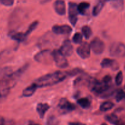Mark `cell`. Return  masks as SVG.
<instances>
[{"instance_id":"obj_34","label":"cell","mask_w":125,"mask_h":125,"mask_svg":"<svg viewBox=\"0 0 125 125\" xmlns=\"http://www.w3.org/2000/svg\"><path fill=\"white\" fill-rule=\"evenodd\" d=\"M0 125H4V120L0 116Z\"/></svg>"},{"instance_id":"obj_21","label":"cell","mask_w":125,"mask_h":125,"mask_svg":"<svg viewBox=\"0 0 125 125\" xmlns=\"http://www.w3.org/2000/svg\"><path fill=\"white\" fill-rule=\"evenodd\" d=\"M105 119L112 125H117L119 123V118L114 114H110L105 116Z\"/></svg>"},{"instance_id":"obj_29","label":"cell","mask_w":125,"mask_h":125,"mask_svg":"<svg viewBox=\"0 0 125 125\" xmlns=\"http://www.w3.org/2000/svg\"><path fill=\"white\" fill-rule=\"evenodd\" d=\"M72 41L74 43L79 44L81 43L82 42V35L80 32L75 33L74 35L72 37Z\"/></svg>"},{"instance_id":"obj_2","label":"cell","mask_w":125,"mask_h":125,"mask_svg":"<svg viewBox=\"0 0 125 125\" xmlns=\"http://www.w3.org/2000/svg\"><path fill=\"white\" fill-rule=\"evenodd\" d=\"M109 53L112 57H123L125 56V45L123 43L114 42L109 48Z\"/></svg>"},{"instance_id":"obj_4","label":"cell","mask_w":125,"mask_h":125,"mask_svg":"<svg viewBox=\"0 0 125 125\" xmlns=\"http://www.w3.org/2000/svg\"><path fill=\"white\" fill-rule=\"evenodd\" d=\"M52 57L56 67L60 68H65L68 66V62L66 57L58 50L52 51Z\"/></svg>"},{"instance_id":"obj_6","label":"cell","mask_w":125,"mask_h":125,"mask_svg":"<svg viewBox=\"0 0 125 125\" xmlns=\"http://www.w3.org/2000/svg\"><path fill=\"white\" fill-rule=\"evenodd\" d=\"M91 50L95 54H101L105 49L104 43L99 37H94L91 42Z\"/></svg>"},{"instance_id":"obj_18","label":"cell","mask_w":125,"mask_h":125,"mask_svg":"<svg viewBox=\"0 0 125 125\" xmlns=\"http://www.w3.org/2000/svg\"><path fill=\"white\" fill-rule=\"evenodd\" d=\"M90 6L89 3L87 2H82L78 4L77 6V8H78V13L81 15H85L86 13V11L87 9H88Z\"/></svg>"},{"instance_id":"obj_39","label":"cell","mask_w":125,"mask_h":125,"mask_svg":"<svg viewBox=\"0 0 125 125\" xmlns=\"http://www.w3.org/2000/svg\"></svg>"},{"instance_id":"obj_32","label":"cell","mask_w":125,"mask_h":125,"mask_svg":"<svg viewBox=\"0 0 125 125\" xmlns=\"http://www.w3.org/2000/svg\"><path fill=\"white\" fill-rule=\"evenodd\" d=\"M112 80V77L110 75H106L103 78L102 80V83L106 84V85H110Z\"/></svg>"},{"instance_id":"obj_38","label":"cell","mask_w":125,"mask_h":125,"mask_svg":"<svg viewBox=\"0 0 125 125\" xmlns=\"http://www.w3.org/2000/svg\"><path fill=\"white\" fill-rule=\"evenodd\" d=\"M100 125H107L106 124V123H102V124H101Z\"/></svg>"},{"instance_id":"obj_25","label":"cell","mask_w":125,"mask_h":125,"mask_svg":"<svg viewBox=\"0 0 125 125\" xmlns=\"http://www.w3.org/2000/svg\"><path fill=\"white\" fill-rule=\"evenodd\" d=\"M60 120L54 115L49 116L47 120L46 125H59Z\"/></svg>"},{"instance_id":"obj_12","label":"cell","mask_w":125,"mask_h":125,"mask_svg":"<svg viewBox=\"0 0 125 125\" xmlns=\"http://www.w3.org/2000/svg\"><path fill=\"white\" fill-rule=\"evenodd\" d=\"M100 65L102 68H110L113 70L115 71L118 69L119 65L115 60L109 58H105L101 61Z\"/></svg>"},{"instance_id":"obj_22","label":"cell","mask_w":125,"mask_h":125,"mask_svg":"<svg viewBox=\"0 0 125 125\" xmlns=\"http://www.w3.org/2000/svg\"><path fill=\"white\" fill-rule=\"evenodd\" d=\"M111 4L113 7L116 9H121L123 7L124 0H105Z\"/></svg>"},{"instance_id":"obj_30","label":"cell","mask_w":125,"mask_h":125,"mask_svg":"<svg viewBox=\"0 0 125 125\" xmlns=\"http://www.w3.org/2000/svg\"><path fill=\"white\" fill-rule=\"evenodd\" d=\"M123 81V75L122 72L120 71L115 77V84H116V85L119 86L122 84Z\"/></svg>"},{"instance_id":"obj_16","label":"cell","mask_w":125,"mask_h":125,"mask_svg":"<svg viewBox=\"0 0 125 125\" xmlns=\"http://www.w3.org/2000/svg\"><path fill=\"white\" fill-rule=\"evenodd\" d=\"M38 88V86L36 85V84L33 83L29 86L27 87L26 88H25L23 90V93H22L23 96H25V97H29V96H32L34 94V92H35Z\"/></svg>"},{"instance_id":"obj_35","label":"cell","mask_w":125,"mask_h":125,"mask_svg":"<svg viewBox=\"0 0 125 125\" xmlns=\"http://www.w3.org/2000/svg\"><path fill=\"white\" fill-rule=\"evenodd\" d=\"M51 0H39V1H40V2L41 4H45V3H47V2H49V1H50Z\"/></svg>"},{"instance_id":"obj_8","label":"cell","mask_w":125,"mask_h":125,"mask_svg":"<svg viewBox=\"0 0 125 125\" xmlns=\"http://www.w3.org/2000/svg\"><path fill=\"white\" fill-rule=\"evenodd\" d=\"M58 107L62 112L64 113L72 112L76 108L75 106L66 98H61L59 101Z\"/></svg>"},{"instance_id":"obj_11","label":"cell","mask_w":125,"mask_h":125,"mask_svg":"<svg viewBox=\"0 0 125 125\" xmlns=\"http://www.w3.org/2000/svg\"><path fill=\"white\" fill-rule=\"evenodd\" d=\"M53 8L59 15H64L66 14V4L64 0H56L53 4Z\"/></svg>"},{"instance_id":"obj_23","label":"cell","mask_w":125,"mask_h":125,"mask_svg":"<svg viewBox=\"0 0 125 125\" xmlns=\"http://www.w3.org/2000/svg\"><path fill=\"white\" fill-rule=\"evenodd\" d=\"M103 7H104V2L102 1H100L95 5L93 9V16L96 17L98 16V15L100 13V11L102 9Z\"/></svg>"},{"instance_id":"obj_9","label":"cell","mask_w":125,"mask_h":125,"mask_svg":"<svg viewBox=\"0 0 125 125\" xmlns=\"http://www.w3.org/2000/svg\"><path fill=\"white\" fill-rule=\"evenodd\" d=\"M72 28L67 24L63 25H54L52 27V31L58 35H67L72 32Z\"/></svg>"},{"instance_id":"obj_19","label":"cell","mask_w":125,"mask_h":125,"mask_svg":"<svg viewBox=\"0 0 125 125\" xmlns=\"http://www.w3.org/2000/svg\"><path fill=\"white\" fill-rule=\"evenodd\" d=\"M78 104L83 109H88L90 107L91 102L87 98H82L77 100Z\"/></svg>"},{"instance_id":"obj_3","label":"cell","mask_w":125,"mask_h":125,"mask_svg":"<svg viewBox=\"0 0 125 125\" xmlns=\"http://www.w3.org/2000/svg\"><path fill=\"white\" fill-rule=\"evenodd\" d=\"M34 60L39 63H49L53 61L52 57V51L49 50H44L38 52L34 56Z\"/></svg>"},{"instance_id":"obj_27","label":"cell","mask_w":125,"mask_h":125,"mask_svg":"<svg viewBox=\"0 0 125 125\" xmlns=\"http://www.w3.org/2000/svg\"><path fill=\"white\" fill-rule=\"evenodd\" d=\"M125 98V92L124 90H118L116 92V95H115V100L117 102H120L121 100H123V99Z\"/></svg>"},{"instance_id":"obj_28","label":"cell","mask_w":125,"mask_h":125,"mask_svg":"<svg viewBox=\"0 0 125 125\" xmlns=\"http://www.w3.org/2000/svg\"><path fill=\"white\" fill-rule=\"evenodd\" d=\"M67 76H74L77 75L78 74H80V73H83V70L80 68H74L73 70H71L68 71V72H66Z\"/></svg>"},{"instance_id":"obj_40","label":"cell","mask_w":125,"mask_h":125,"mask_svg":"<svg viewBox=\"0 0 125 125\" xmlns=\"http://www.w3.org/2000/svg\"></svg>"},{"instance_id":"obj_37","label":"cell","mask_w":125,"mask_h":125,"mask_svg":"<svg viewBox=\"0 0 125 125\" xmlns=\"http://www.w3.org/2000/svg\"><path fill=\"white\" fill-rule=\"evenodd\" d=\"M116 125H125L124 124H123V123H118Z\"/></svg>"},{"instance_id":"obj_36","label":"cell","mask_w":125,"mask_h":125,"mask_svg":"<svg viewBox=\"0 0 125 125\" xmlns=\"http://www.w3.org/2000/svg\"><path fill=\"white\" fill-rule=\"evenodd\" d=\"M29 125H40L37 124V123H31V124H29Z\"/></svg>"},{"instance_id":"obj_20","label":"cell","mask_w":125,"mask_h":125,"mask_svg":"<svg viewBox=\"0 0 125 125\" xmlns=\"http://www.w3.org/2000/svg\"><path fill=\"white\" fill-rule=\"evenodd\" d=\"M114 107V104L110 101H105L100 104L99 109L102 112H107Z\"/></svg>"},{"instance_id":"obj_17","label":"cell","mask_w":125,"mask_h":125,"mask_svg":"<svg viewBox=\"0 0 125 125\" xmlns=\"http://www.w3.org/2000/svg\"><path fill=\"white\" fill-rule=\"evenodd\" d=\"M10 36L12 40H15L18 42L25 41L26 39V37L25 35V33L20 32H13L12 33H11Z\"/></svg>"},{"instance_id":"obj_5","label":"cell","mask_w":125,"mask_h":125,"mask_svg":"<svg viewBox=\"0 0 125 125\" xmlns=\"http://www.w3.org/2000/svg\"><path fill=\"white\" fill-rule=\"evenodd\" d=\"M78 5L73 2H69L68 4V15L69 20L73 26H75L76 23L78 20V11L77 8Z\"/></svg>"},{"instance_id":"obj_13","label":"cell","mask_w":125,"mask_h":125,"mask_svg":"<svg viewBox=\"0 0 125 125\" xmlns=\"http://www.w3.org/2000/svg\"><path fill=\"white\" fill-rule=\"evenodd\" d=\"M11 88L5 82L0 83V102L3 101L9 94Z\"/></svg>"},{"instance_id":"obj_26","label":"cell","mask_w":125,"mask_h":125,"mask_svg":"<svg viewBox=\"0 0 125 125\" xmlns=\"http://www.w3.org/2000/svg\"><path fill=\"white\" fill-rule=\"evenodd\" d=\"M38 23H38V21H35L33 22L31 24H30V25L28 27L27 31L25 32V36L26 37L33 31L35 30V29L37 28V26H38Z\"/></svg>"},{"instance_id":"obj_10","label":"cell","mask_w":125,"mask_h":125,"mask_svg":"<svg viewBox=\"0 0 125 125\" xmlns=\"http://www.w3.org/2000/svg\"><path fill=\"white\" fill-rule=\"evenodd\" d=\"M59 51L64 56H70L73 53V46L71 41L68 39L65 40L60 47Z\"/></svg>"},{"instance_id":"obj_7","label":"cell","mask_w":125,"mask_h":125,"mask_svg":"<svg viewBox=\"0 0 125 125\" xmlns=\"http://www.w3.org/2000/svg\"><path fill=\"white\" fill-rule=\"evenodd\" d=\"M77 53L83 59L89 58L91 54L90 45L86 42H83L77 48Z\"/></svg>"},{"instance_id":"obj_14","label":"cell","mask_w":125,"mask_h":125,"mask_svg":"<svg viewBox=\"0 0 125 125\" xmlns=\"http://www.w3.org/2000/svg\"><path fill=\"white\" fill-rule=\"evenodd\" d=\"M50 109V106L47 103H39L37 104L36 111L40 118H43L47 111Z\"/></svg>"},{"instance_id":"obj_31","label":"cell","mask_w":125,"mask_h":125,"mask_svg":"<svg viewBox=\"0 0 125 125\" xmlns=\"http://www.w3.org/2000/svg\"><path fill=\"white\" fill-rule=\"evenodd\" d=\"M0 3L7 7L12 6L14 3V0H0Z\"/></svg>"},{"instance_id":"obj_1","label":"cell","mask_w":125,"mask_h":125,"mask_svg":"<svg viewBox=\"0 0 125 125\" xmlns=\"http://www.w3.org/2000/svg\"><path fill=\"white\" fill-rule=\"evenodd\" d=\"M67 77L66 72L56 71L53 73L45 74L34 81V84L38 87L42 88L51 86L61 83Z\"/></svg>"},{"instance_id":"obj_24","label":"cell","mask_w":125,"mask_h":125,"mask_svg":"<svg viewBox=\"0 0 125 125\" xmlns=\"http://www.w3.org/2000/svg\"><path fill=\"white\" fill-rule=\"evenodd\" d=\"M82 32L83 35H84L85 37L87 39H88L90 38V37L92 35V31L90 27L88 26H83L82 28Z\"/></svg>"},{"instance_id":"obj_15","label":"cell","mask_w":125,"mask_h":125,"mask_svg":"<svg viewBox=\"0 0 125 125\" xmlns=\"http://www.w3.org/2000/svg\"><path fill=\"white\" fill-rule=\"evenodd\" d=\"M12 68L10 67H4L0 70V82L6 80L12 73Z\"/></svg>"},{"instance_id":"obj_33","label":"cell","mask_w":125,"mask_h":125,"mask_svg":"<svg viewBox=\"0 0 125 125\" xmlns=\"http://www.w3.org/2000/svg\"><path fill=\"white\" fill-rule=\"evenodd\" d=\"M69 125H86L84 123H80V122H70L69 123Z\"/></svg>"}]
</instances>
